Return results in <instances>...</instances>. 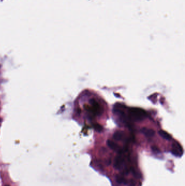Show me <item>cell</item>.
Listing matches in <instances>:
<instances>
[{
	"instance_id": "4",
	"label": "cell",
	"mask_w": 185,
	"mask_h": 186,
	"mask_svg": "<svg viewBox=\"0 0 185 186\" xmlns=\"http://www.w3.org/2000/svg\"><path fill=\"white\" fill-rule=\"evenodd\" d=\"M107 145L108 147H110V149H112L114 151H118L119 153H123V151L121 150L119 146L116 143L111 141V140H108L107 141Z\"/></svg>"
},
{
	"instance_id": "11",
	"label": "cell",
	"mask_w": 185,
	"mask_h": 186,
	"mask_svg": "<svg viewBox=\"0 0 185 186\" xmlns=\"http://www.w3.org/2000/svg\"><path fill=\"white\" fill-rule=\"evenodd\" d=\"M0 121H1V120H0Z\"/></svg>"
},
{
	"instance_id": "8",
	"label": "cell",
	"mask_w": 185,
	"mask_h": 186,
	"mask_svg": "<svg viewBox=\"0 0 185 186\" xmlns=\"http://www.w3.org/2000/svg\"><path fill=\"white\" fill-rule=\"evenodd\" d=\"M116 181L118 184H124L126 185L128 184V179L124 178L123 176H122L121 175H117L116 177Z\"/></svg>"
},
{
	"instance_id": "7",
	"label": "cell",
	"mask_w": 185,
	"mask_h": 186,
	"mask_svg": "<svg viewBox=\"0 0 185 186\" xmlns=\"http://www.w3.org/2000/svg\"><path fill=\"white\" fill-rule=\"evenodd\" d=\"M123 137V132L120 131L115 132L114 134V135H113L114 139L115 140H117V141H120V140H122Z\"/></svg>"
},
{
	"instance_id": "10",
	"label": "cell",
	"mask_w": 185,
	"mask_h": 186,
	"mask_svg": "<svg viewBox=\"0 0 185 186\" xmlns=\"http://www.w3.org/2000/svg\"><path fill=\"white\" fill-rule=\"evenodd\" d=\"M8 186V185H7V186Z\"/></svg>"
},
{
	"instance_id": "3",
	"label": "cell",
	"mask_w": 185,
	"mask_h": 186,
	"mask_svg": "<svg viewBox=\"0 0 185 186\" xmlns=\"http://www.w3.org/2000/svg\"><path fill=\"white\" fill-rule=\"evenodd\" d=\"M172 153L173 155L175 156L176 157H181L183 155V149L180 145L178 143H174L172 145Z\"/></svg>"
},
{
	"instance_id": "2",
	"label": "cell",
	"mask_w": 185,
	"mask_h": 186,
	"mask_svg": "<svg viewBox=\"0 0 185 186\" xmlns=\"http://www.w3.org/2000/svg\"><path fill=\"white\" fill-rule=\"evenodd\" d=\"M124 163V158L122 156V153H119V155L117 156L115 158L114 163V166L116 169L120 170L123 168Z\"/></svg>"
},
{
	"instance_id": "5",
	"label": "cell",
	"mask_w": 185,
	"mask_h": 186,
	"mask_svg": "<svg viewBox=\"0 0 185 186\" xmlns=\"http://www.w3.org/2000/svg\"><path fill=\"white\" fill-rule=\"evenodd\" d=\"M141 132L147 137H152L155 135V131L151 129L143 127L141 130Z\"/></svg>"
},
{
	"instance_id": "1",
	"label": "cell",
	"mask_w": 185,
	"mask_h": 186,
	"mask_svg": "<svg viewBox=\"0 0 185 186\" xmlns=\"http://www.w3.org/2000/svg\"><path fill=\"white\" fill-rule=\"evenodd\" d=\"M129 117L131 119L136 121L143 120L146 117V113L142 109L134 108L129 111Z\"/></svg>"
},
{
	"instance_id": "9",
	"label": "cell",
	"mask_w": 185,
	"mask_h": 186,
	"mask_svg": "<svg viewBox=\"0 0 185 186\" xmlns=\"http://www.w3.org/2000/svg\"><path fill=\"white\" fill-rule=\"evenodd\" d=\"M152 149L153 151L155 152V153H159L160 152V150L159 148L157 147H152Z\"/></svg>"
},
{
	"instance_id": "6",
	"label": "cell",
	"mask_w": 185,
	"mask_h": 186,
	"mask_svg": "<svg viewBox=\"0 0 185 186\" xmlns=\"http://www.w3.org/2000/svg\"><path fill=\"white\" fill-rule=\"evenodd\" d=\"M159 134L162 138H163L166 140H170L172 139V136L164 130H162V129L160 130L159 131Z\"/></svg>"
}]
</instances>
